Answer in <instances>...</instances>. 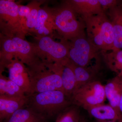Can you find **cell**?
<instances>
[{"instance_id": "6da1fadb", "label": "cell", "mask_w": 122, "mask_h": 122, "mask_svg": "<svg viewBox=\"0 0 122 122\" xmlns=\"http://www.w3.org/2000/svg\"><path fill=\"white\" fill-rule=\"evenodd\" d=\"M27 107L45 120L58 115L72 105L63 91L52 90L28 95Z\"/></svg>"}, {"instance_id": "7a4b0ae2", "label": "cell", "mask_w": 122, "mask_h": 122, "mask_svg": "<svg viewBox=\"0 0 122 122\" xmlns=\"http://www.w3.org/2000/svg\"><path fill=\"white\" fill-rule=\"evenodd\" d=\"M86 29L87 37L97 49L104 52L114 50L112 24L105 12L82 18Z\"/></svg>"}, {"instance_id": "3957f363", "label": "cell", "mask_w": 122, "mask_h": 122, "mask_svg": "<svg viewBox=\"0 0 122 122\" xmlns=\"http://www.w3.org/2000/svg\"><path fill=\"white\" fill-rule=\"evenodd\" d=\"M72 39L69 46L68 59L76 65L98 72L100 61L99 50L90 41L85 33Z\"/></svg>"}, {"instance_id": "277c9868", "label": "cell", "mask_w": 122, "mask_h": 122, "mask_svg": "<svg viewBox=\"0 0 122 122\" xmlns=\"http://www.w3.org/2000/svg\"><path fill=\"white\" fill-rule=\"evenodd\" d=\"M45 64L33 62L30 65L31 69L28 72L30 86L29 94L50 91L63 92L61 75L56 67L51 65L49 68L47 69Z\"/></svg>"}, {"instance_id": "5b68a950", "label": "cell", "mask_w": 122, "mask_h": 122, "mask_svg": "<svg viewBox=\"0 0 122 122\" xmlns=\"http://www.w3.org/2000/svg\"><path fill=\"white\" fill-rule=\"evenodd\" d=\"M106 98L104 86L94 80L75 90L70 99L72 105L87 111L104 104Z\"/></svg>"}, {"instance_id": "8992f818", "label": "cell", "mask_w": 122, "mask_h": 122, "mask_svg": "<svg viewBox=\"0 0 122 122\" xmlns=\"http://www.w3.org/2000/svg\"><path fill=\"white\" fill-rule=\"evenodd\" d=\"M76 14L72 9L67 5L61 9L56 15V26L66 38L72 39L85 33V23L83 20H77Z\"/></svg>"}, {"instance_id": "52a82bcc", "label": "cell", "mask_w": 122, "mask_h": 122, "mask_svg": "<svg viewBox=\"0 0 122 122\" xmlns=\"http://www.w3.org/2000/svg\"><path fill=\"white\" fill-rule=\"evenodd\" d=\"M41 50L48 54L56 61L60 63L68 58L69 46L56 42L49 37L42 38L39 43Z\"/></svg>"}, {"instance_id": "ba28073f", "label": "cell", "mask_w": 122, "mask_h": 122, "mask_svg": "<svg viewBox=\"0 0 122 122\" xmlns=\"http://www.w3.org/2000/svg\"><path fill=\"white\" fill-rule=\"evenodd\" d=\"M9 78L18 85L27 95L30 92V82L28 73L23 63L17 61H13L8 65Z\"/></svg>"}, {"instance_id": "9c48e42d", "label": "cell", "mask_w": 122, "mask_h": 122, "mask_svg": "<svg viewBox=\"0 0 122 122\" xmlns=\"http://www.w3.org/2000/svg\"><path fill=\"white\" fill-rule=\"evenodd\" d=\"M28 102L27 96L16 97L0 96V122H3L18 110L24 108Z\"/></svg>"}, {"instance_id": "30bf717a", "label": "cell", "mask_w": 122, "mask_h": 122, "mask_svg": "<svg viewBox=\"0 0 122 122\" xmlns=\"http://www.w3.org/2000/svg\"><path fill=\"white\" fill-rule=\"evenodd\" d=\"M57 68L61 78L63 92L70 99L76 89V82L69 59L68 58L57 64Z\"/></svg>"}, {"instance_id": "8fae6325", "label": "cell", "mask_w": 122, "mask_h": 122, "mask_svg": "<svg viewBox=\"0 0 122 122\" xmlns=\"http://www.w3.org/2000/svg\"><path fill=\"white\" fill-rule=\"evenodd\" d=\"M69 2L68 6L81 18L105 12L98 0H74Z\"/></svg>"}, {"instance_id": "7c38bea8", "label": "cell", "mask_w": 122, "mask_h": 122, "mask_svg": "<svg viewBox=\"0 0 122 122\" xmlns=\"http://www.w3.org/2000/svg\"><path fill=\"white\" fill-rule=\"evenodd\" d=\"M107 15L112 26L114 35V50H122V4L108 10Z\"/></svg>"}, {"instance_id": "4fadbf2b", "label": "cell", "mask_w": 122, "mask_h": 122, "mask_svg": "<svg viewBox=\"0 0 122 122\" xmlns=\"http://www.w3.org/2000/svg\"><path fill=\"white\" fill-rule=\"evenodd\" d=\"M104 87L106 97L109 101V105L121 115L119 104L122 92V77L117 75L107 82Z\"/></svg>"}, {"instance_id": "5bb4252c", "label": "cell", "mask_w": 122, "mask_h": 122, "mask_svg": "<svg viewBox=\"0 0 122 122\" xmlns=\"http://www.w3.org/2000/svg\"><path fill=\"white\" fill-rule=\"evenodd\" d=\"M86 111L91 116L97 120L115 122L122 119V115L110 105L103 104L96 106L88 109Z\"/></svg>"}, {"instance_id": "9a60e30c", "label": "cell", "mask_w": 122, "mask_h": 122, "mask_svg": "<svg viewBox=\"0 0 122 122\" xmlns=\"http://www.w3.org/2000/svg\"><path fill=\"white\" fill-rule=\"evenodd\" d=\"M45 120L27 107L18 110L3 122H41Z\"/></svg>"}, {"instance_id": "2e32d148", "label": "cell", "mask_w": 122, "mask_h": 122, "mask_svg": "<svg viewBox=\"0 0 122 122\" xmlns=\"http://www.w3.org/2000/svg\"><path fill=\"white\" fill-rule=\"evenodd\" d=\"M25 92L19 86L8 78L1 75L0 96L21 97L26 96Z\"/></svg>"}, {"instance_id": "e0dca14e", "label": "cell", "mask_w": 122, "mask_h": 122, "mask_svg": "<svg viewBox=\"0 0 122 122\" xmlns=\"http://www.w3.org/2000/svg\"><path fill=\"white\" fill-rule=\"evenodd\" d=\"M70 61L76 78V86L75 90L95 80L94 77L97 72L76 65L70 60Z\"/></svg>"}, {"instance_id": "ac0fdd59", "label": "cell", "mask_w": 122, "mask_h": 122, "mask_svg": "<svg viewBox=\"0 0 122 122\" xmlns=\"http://www.w3.org/2000/svg\"><path fill=\"white\" fill-rule=\"evenodd\" d=\"M4 48L8 52H18L24 55L27 54L30 50V46L28 42L18 37L5 41Z\"/></svg>"}, {"instance_id": "d6986e66", "label": "cell", "mask_w": 122, "mask_h": 122, "mask_svg": "<svg viewBox=\"0 0 122 122\" xmlns=\"http://www.w3.org/2000/svg\"><path fill=\"white\" fill-rule=\"evenodd\" d=\"M81 120L78 107L73 105L59 113L55 122H80Z\"/></svg>"}, {"instance_id": "ffe728a7", "label": "cell", "mask_w": 122, "mask_h": 122, "mask_svg": "<svg viewBox=\"0 0 122 122\" xmlns=\"http://www.w3.org/2000/svg\"><path fill=\"white\" fill-rule=\"evenodd\" d=\"M19 7L15 2L10 1H0V13L11 17H15L18 15Z\"/></svg>"}, {"instance_id": "44dd1931", "label": "cell", "mask_w": 122, "mask_h": 122, "mask_svg": "<svg viewBox=\"0 0 122 122\" xmlns=\"http://www.w3.org/2000/svg\"><path fill=\"white\" fill-rule=\"evenodd\" d=\"M48 17V14L45 10L41 9L38 10L37 20L34 28L39 34H49V30L46 28L45 25Z\"/></svg>"}, {"instance_id": "7402d4cb", "label": "cell", "mask_w": 122, "mask_h": 122, "mask_svg": "<svg viewBox=\"0 0 122 122\" xmlns=\"http://www.w3.org/2000/svg\"><path fill=\"white\" fill-rule=\"evenodd\" d=\"M38 11L35 9H32L30 11L28 16L26 18V25L30 28H34L37 20Z\"/></svg>"}, {"instance_id": "603a6c76", "label": "cell", "mask_w": 122, "mask_h": 122, "mask_svg": "<svg viewBox=\"0 0 122 122\" xmlns=\"http://www.w3.org/2000/svg\"><path fill=\"white\" fill-rule=\"evenodd\" d=\"M98 1L105 12L112 7L122 4V1L116 0H98Z\"/></svg>"}, {"instance_id": "cb8c5ba5", "label": "cell", "mask_w": 122, "mask_h": 122, "mask_svg": "<svg viewBox=\"0 0 122 122\" xmlns=\"http://www.w3.org/2000/svg\"><path fill=\"white\" fill-rule=\"evenodd\" d=\"M30 11L29 7L26 6H21L19 7L18 15L27 18L30 14Z\"/></svg>"}, {"instance_id": "d4e9b609", "label": "cell", "mask_w": 122, "mask_h": 122, "mask_svg": "<svg viewBox=\"0 0 122 122\" xmlns=\"http://www.w3.org/2000/svg\"><path fill=\"white\" fill-rule=\"evenodd\" d=\"M119 109L120 113H121L122 116V94H121V97H120V102H119Z\"/></svg>"}, {"instance_id": "484cf974", "label": "cell", "mask_w": 122, "mask_h": 122, "mask_svg": "<svg viewBox=\"0 0 122 122\" xmlns=\"http://www.w3.org/2000/svg\"><path fill=\"white\" fill-rule=\"evenodd\" d=\"M97 122H115L112 120H97Z\"/></svg>"}, {"instance_id": "4316f807", "label": "cell", "mask_w": 122, "mask_h": 122, "mask_svg": "<svg viewBox=\"0 0 122 122\" xmlns=\"http://www.w3.org/2000/svg\"><path fill=\"white\" fill-rule=\"evenodd\" d=\"M118 76H120V77H122V70H121V72L118 75Z\"/></svg>"}, {"instance_id": "83f0119b", "label": "cell", "mask_w": 122, "mask_h": 122, "mask_svg": "<svg viewBox=\"0 0 122 122\" xmlns=\"http://www.w3.org/2000/svg\"><path fill=\"white\" fill-rule=\"evenodd\" d=\"M80 122H86L85 120H83V119H81V121H80Z\"/></svg>"}, {"instance_id": "f1b7e54d", "label": "cell", "mask_w": 122, "mask_h": 122, "mask_svg": "<svg viewBox=\"0 0 122 122\" xmlns=\"http://www.w3.org/2000/svg\"><path fill=\"white\" fill-rule=\"evenodd\" d=\"M44 122V121H42V122Z\"/></svg>"}]
</instances>
